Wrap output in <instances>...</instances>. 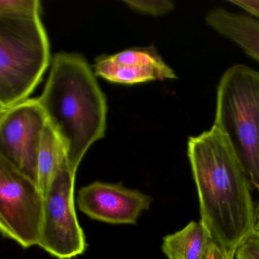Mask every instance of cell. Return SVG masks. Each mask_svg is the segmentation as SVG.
<instances>
[{
    "instance_id": "cell-1",
    "label": "cell",
    "mask_w": 259,
    "mask_h": 259,
    "mask_svg": "<svg viewBox=\"0 0 259 259\" xmlns=\"http://www.w3.org/2000/svg\"><path fill=\"white\" fill-rule=\"evenodd\" d=\"M188 157L201 222L213 241L236 251L255 229L256 209L249 178L227 138L213 125L189 138Z\"/></svg>"
},
{
    "instance_id": "cell-2",
    "label": "cell",
    "mask_w": 259,
    "mask_h": 259,
    "mask_svg": "<svg viewBox=\"0 0 259 259\" xmlns=\"http://www.w3.org/2000/svg\"><path fill=\"white\" fill-rule=\"evenodd\" d=\"M37 100L76 174L88 150L107 128V99L96 75L80 54L58 53Z\"/></svg>"
},
{
    "instance_id": "cell-3",
    "label": "cell",
    "mask_w": 259,
    "mask_h": 259,
    "mask_svg": "<svg viewBox=\"0 0 259 259\" xmlns=\"http://www.w3.org/2000/svg\"><path fill=\"white\" fill-rule=\"evenodd\" d=\"M50 61L40 14H0V110L28 99Z\"/></svg>"
},
{
    "instance_id": "cell-4",
    "label": "cell",
    "mask_w": 259,
    "mask_h": 259,
    "mask_svg": "<svg viewBox=\"0 0 259 259\" xmlns=\"http://www.w3.org/2000/svg\"><path fill=\"white\" fill-rule=\"evenodd\" d=\"M213 125L227 138L259 192V72L236 64L224 72L217 90Z\"/></svg>"
},
{
    "instance_id": "cell-5",
    "label": "cell",
    "mask_w": 259,
    "mask_h": 259,
    "mask_svg": "<svg viewBox=\"0 0 259 259\" xmlns=\"http://www.w3.org/2000/svg\"><path fill=\"white\" fill-rule=\"evenodd\" d=\"M45 197L37 183L0 157V230L22 248L38 245Z\"/></svg>"
},
{
    "instance_id": "cell-6",
    "label": "cell",
    "mask_w": 259,
    "mask_h": 259,
    "mask_svg": "<svg viewBox=\"0 0 259 259\" xmlns=\"http://www.w3.org/2000/svg\"><path fill=\"white\" fill-rule=\"evenodd\" d=\"M75 172L68 161L65 162L53 177L45 196L38 246L58 259L81 255L88 246L75 211Z\"/></svg>"
},
{
    "instance_id": "cell-7",
    "label": "cell",
    "mask_w": 259,
    "mask_h": 259,
    "mask_svg": "<svg viewBox=\"0 0 259 259\" xmlns=\"http://www.w3.org/2000/svg\"><path fill=\"white\" fill-rule=\"evenodd\" d=\"M46 125V116L37 99L28 98L0 110V157L37 183L40 143Z\"/></svg>"
},
{
    "instance_id": "cell-8",
    "label": "cell",
    "mask_w": 259,
    "mask_h": 259,
    "mask_svg": "<svg viewBox=\"0 0 259 259\" xmlns=\"http://www.w3.org/2000/svg\"><path fill=\"white\" fill-rule=\"evenodd\" d=\"M151 198L122 184L95 182L78 191L79 210L95 221L111 224H136Z\"/></svg>"
},
{
    "instance_id": "cell-9",
    "label": "cell",
    "mask_w": 259,
    "mask_h": 259,
    "mask_svg": "<svg viewBox=\"0 0 259 259\" xmlns=\"http://www.w3.org/2000/svg\"><path fill=\"white\" fill-rule=\"evenodd\" d=\"M95 73L107 81L135 84L177 78L155 48H132L113 55H102L95 62Z\"/></svg>"
},
{
    "instance_id": "cell-10",
    "label": "cell",
    "mask_w": 259,
    "mask_h": 259,
    "mask_svg": "<svg viewBox=\"0 0 259 259\" xmlns=\"http://www.w3.org/2000/svg\"><path fill=\"white\" fill-rule=\"evenodd\" d=\"M205 22L218 34L237 45L259 63V20L225 9L216 8L206 15Z\"/></svg>"
},
{
    "instance_id": "cell-11",
    "label": "cell",
    "mask_w": 259,
    "mask_h": 259,
    "mask_svg": "<svg viewBox=\"0 0 259 259\" xmlns=\"http://www.w3.org/2000/svg\"><path fill=\"white\" fill-rule=\"evenodd\" d=\"M213 242L201 221H191L182 230L165 236L162 250L168 259H204Z\"/></svg>"
},
{
    "instance_id": "cell-12",
    "label": "cell",
    "mask_w": 259,
    "mask_h": 259,
    "mask_svg": "<svg viewBox=\"0 0 259 259\" xmlns=\"http://www.w3.org/2000/svg\"><path fill=\"white\" fill-rule=\"evenodd\" d=\"M66 161H68L66 150L47 122L40 143L37 183L44 197L48 192L54 174Z\"/></svg>"
},
{
    "instance_id": "cell-13",
    "label": "cell",
    "mask_w": 259,
    "mask_h": 259,
    "mask_svg": "<svg viewBox=\"0 0 259 259\" xmlns=\"http://www.w3.org/2000/svg\"><path fill=\"white\" fill-rule=\"evenodd\" d=\"M123 3L133 11L152 16L168 14L175 8L169 0H125Z\"/></svg>"
},
{
    "instance_id": "cell-14",
    "label": "cell",
    "mask_w": 259,
    "mask_h": 259,
    "mask_svg": "<svg viewBox=\"0 0 259 259\" xmlns=\"http://www.w3.org/2000/svg\"><path fill=\"white\" fill-rule=\"evenodd\" d=\"M39 0H0V14H40Z\"/></svg>"
},
{
    "instance_id": "cell-15",
    "label": "cell",
    "mask_w": 259,
    "mask_h": 259,
    "mask_svg": "<svg viewBox=\"0 0 259 259\" xmlns=\"http://www.w3.org/2000/svg\"><path fill=\"white\" fill-rule=\"evenodd\" d=\"M236 259H259V230L254 229L236 248Z\"/></svg>"
},
{
    "instance_id": "cell-16",
    "label": "cell",
    "mask_w": 259,
    "mask_h": 259,
    "mask_svg": "<svg viewBox=\"0 0 259 259\" xmlns=\"http://www.w3.org/2000/svg\"><path fill=\"white\" fill-rule=\"evenodd\" d=\"M236 251L226 248L213 241L204 259H235Z\"/></svg>"
},
{
    "instance_id": "cell-17",
    "label": "cell",
    "mask_w": 259,
    "mask_h": 259,
    "mask_svg": "<svg viewBox=\"0 0 259 259\" xmlns=\"http://www.w3.org/2000/svg\"><path fill=\"white\" fill-rule=\"evenodd\" d=\"M230 4L242 9L259 20V1L253 0H229Z\"/></svg>"
},
{
    "instance_id": "cell-18",
    "label": "cell",
    "mask_w": 259,
    "mask_h": 259,
    "mask_svg": "<svg viewBox=\"0 0 259 259\" xmlns=\"http://www.w3.org/2000/svg\"><path fill=\"white\" fill-rule=\"evenodd\" d=\"M256 230H259V204L258 207L256 210V224H255Z\"/></svg>"
}]
</instances>
